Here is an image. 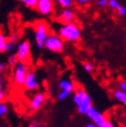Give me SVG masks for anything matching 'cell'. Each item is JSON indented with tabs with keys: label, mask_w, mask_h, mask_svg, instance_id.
<instances>
[{
	"label": "cell",
	"mask_w": 126,
	"mask_h": 127,
	"mask_svg": "<svg viewBox=\"0 0 126 127\" xmlns=\"http://www.w3.org/2000/svg\"><path fill=\"white\" fill-rule=\"evenodd\" d=\"M73 103L77 106V109L82 115H87L88 112L93 106L92 98L84 89H78L73 94Z\"/></svg>",
	"instance_id": "6da1fadb"
},
{
	"label": "cell",
	"mask_w": 126,
	"mask_h": 127,
	"mask_svg": "<svg viewBox=\"0 0 126 127\" xmlns=\"http://www.w3.org/2000/svg\"><path fill=\"white\" fill-rule=\"evenodd\" d=\"M58 35L65 41L75 42L81 37V29L75 23L64 24L58 30Z\"/></svg>",
	"instance_id": "7a4b0ae2"
},
{
	"label": "cell",
	"mask_w": 126,
	"mask_h": 127,
	"mask_svg": "<svg viewBox=\"0 0 126 127\" xmlns=\"http://www.w3.org/2000/svg\"><path fill=\"white\" fill-rule=\"evenodd\" d=\"M50 34L49 26L46 22L38 21L34 24V39L36 42V47L38 49H43L45 40Z\"/></svg>",
	"instance_id": "3957f363"
},
{
	"label": "cell",
	"mask_w": 126,
	"mask_h": 127,
	"mask_svg": "<svg viewBox=\"0 0 126 127\" xmlns=\"http://www.w3.org/2000/svg\"><path fill=\"white\" fill-rule=\"evenodd\" d=\"M12 79H14V83L17 87H23L24 82L26 79V75L29 71V65L26 63L19 62L18 64L12 67Z\"/></svg>",
	"instance_id": "277c9868"
},
{
	"label": "cell",
	"mask_w": 126,
	"mask_h": 127,
	"mask_svg": "<svg viewBox=\"0 0 126 127\" xmlns=\"http://www.w3.org/2000/svg\"><path fill=\"white\" fill-rule=\"evenodd\" d=\"M18 57L19 62L30 64L31 62V44L28 40H22L18 43L17 52L15 53Z\"/></svg>",
	"instance_id": "5b68a950"
},
{
	"label": "cell",
	"mask_w": 126,
	"mask_h": 127,
	"mask_svg": "<svg viewBox=\"0 0 126 127\" xmlns=\"http://www.w3.org/2000/svg\"><path fill=\"white\" fill-rule=\"evenodd\" d=\"M87 116L90 118L92 123H94L97 127H115L110 120H108L103 114L98 112L95 107H91L90 111L88 112Z\"/></svg>",
	"instance_id": "8992f818"
},
{
	"label": "cell",
	"mask_w": 126,
	"mask_h": 127,
	"mask_svg": "<svg viewBox=\"0 0 126 127\" xmlns=\"http://www.w3.org/2000/svg\"><path fill=\"white\" fill-rule=\"evenodd\" d=\"M43 48H46L50 52L53 53H61L63 51V48H64V40L59 35L49 34L47 39L45 40Z\"/></svg>",
	"instance_id": "52a82bcc"
},
{
	"label": "cell",
	"mask_w": 126,
	"mask_h": 127,
	"mask_svg": "<svg viewBox=\"0 0 126 127\" xmlns=\"http://www.w3.org/2000/svg\"><path fill=\"white\" fill-rule=\"evenodd\" d=\"M47 95L45 92H36L29 100V110L31 112L38 111L46 102Z\"/></svg>",
	"instance_id": "ba28073f"
},
{
	"label": "cell",
	"mask_w": 126,
	"mask_h": 127,
	"mask_svg": "<svg viewBox=\"0 0 126 127\" xmlns=\"http://www.w3.org/2000/svg\"><path fill=\"white\" fill-rule=\"evenodd\" d=\"M23 87L25 88V90H27V91H35L39 88L38 80H37L36 73L34 71H30V70L28 71Z\"/></svg>",
	"instance_id": "9c48e42d"
},
{
	"label": "cell",
	"mask_w": 126,
	"mask_h": 127,
	"mask_svg": "<svg viewBox=\"0 0 126 127\" xmlns=\"http://www.w3.org/2000/svg\"><path fill=\"white\" fill-rule=\"evenodd\" d=\"M35 8L39 14L49 16L54 11V2L53 0H38Z\"/></svg>",
	"instance_id": "30bf717a"
},
{
	"label": "cell",
	"mask_w": 126,
	"mask_h": 127,
	"mask_svg": "<svg viewBox=\"0 0 126 127\" xmlns=\"http://www.w3.org/2000/svg\"><path fill=\"white\" fill-rule=\"evenodd\" d=\"M59 21L63 23V25L74 22V14L70 9V7L63 8V10L59 14Z\"/></svg>",
	"instance_id": "8fae6325"
},
{
	"label": "cell",
	"mask_w": 126,
	"mask_h": 127,
	"mask_svg": "<svg viewBox=\"0 0 126 127\" xmlns=\"http://www.w3.org/2000/svg\"><path fill=\"white\" fill-rule=\"evenodd\" d=\"M59 88L61 91H65L67 93H72L74 91V84L71 80L63 79L59 82Z\"/></svg>",
	"instance_id": "7c38bea8"
},
{
	"label": "cell",
	"mask_w": 126,
	"mask_h": 127,
	"mask_svg": "<svg viewBox=\"0 0 126 127\" xmlns=\"http://www.w3.org/2000/svg\"><path fill=\"white\" fill-rule=\"evenodd\" d=\"M114 97L123 104H126V92L120 91V90H116L114 92Z\"/></svg>",
	"instance_id": "4fadbf2b"
},
{
	"label": "cell",
	"mask_w": 126,
	"mask_h": 127,
	"mask_svg": "<svg viewBox=\"0 0 126 127\" xmlns=\"http://www.w3.org/2000/svg\"><path fill=\"white\" fill-rule=\"evenodd\" d=\"M7 42V36L5 35L2 29H0V54L4 53V49H5V44Z\"/></svg>",
	"instance_id": "5bb4252c"
},
{
	"label": "cell",
	"mask_w": 126,
	"mask_h": 127,
	"mask_svg": "<svg viewBox=\"0 0 126 127\" xmlns=\"http://www.w3.org/2000/svg\"><path fill=\"white\" fill-rule=\"evenodd\" d=\"M19 63V60H18V57L16 54H10L7 58V65L9 67H15L17 64Z\"/></svg>",
	"instance_id": "9a60e30c"
},
{
	"label": "cell",
	"mask_w": 126,
	"mask_h": 127,
	"mask_svg": "<svg viewBox=\"0 0 126 127\" xmlns=\"http://www.w3.org/2000/svg\"><path fill=\"white\" fill-rule=\"evenodd\" d=\"M8 113V104L5 101H0V118L4 117Z\"/></svg>",
	"instance_id": "2e32d148"
},
{
	"label": "cell",
	"mask_w": 126,
	"mask_h": 127,
	"mask_svg": "<svg viewBox=\"0 0 126 127\" xmlns=\"http://www.w3.org/2000/svg\"><path fill=\"white\" fill-rule=\"evenodd\" d=\"M60 6H62L63 8H67V7H70L72 5V0H56Z\"/></svg>",
	"instance_id": "e0dca14e"
},
{
	"label": "cell",
	"mask_w": 126,
	"mask_h": 127,
	"mask_svg": "<svg viewBox=\"0 0 126 127\" xmlns=\"http://www.w3.org/2000/svg\"><path fill=\"white\" fill-rule=\"evenodd\" d=\"M15 48H16V43H14V42H11V41L7 40V42H6V44H5L4 53H11V52H14Z\"/></svg>",
	"instance_id": "ac0fdd59"
},
{
	"label": "cell",
	"mask_w": 126,
	"mask_h": 127,
	"mask_svg": "<svg viewBox=\"0 0 126 127\" xmlns=\"http://www.w3.org/2000/svg\"><path fill=\"white\" fill-rule=\"evenodd\" d=\"M20 1H22L25 5L28 6V7H30V8H35L38 0H20Z\"/></svg>",
	"instance_id": "d6986e66"
},
{
	"label": "cell",
	"mask_w": 126,
	"mask_h": 127,
	"mask_svg": "<svg viewBox=\"0 0 126 127\" xmlns=\"http://www.w3.org/2000/svg\"><path fill=\"white\" fill-rule=\"evenodd\" d=\"M7 40L14 42V43H18L19 40H20V35H19L17 32H14V33H11V34L7 37Z\"/></svg>",
	"instance_id": "ffe728a7"
},
{
	"label": "cell",
	"mask_w": 126,
	"mask_h": 127,
	"mask_svg": "<svg viewBox=\"0 0 126 127\" xmlns=\"http://www.w3.org/2000/svg\"><path fill=\"white\" fill-rule=\"evenodd\" d=\"M108 5L113 9H117L120 3H119L118 0H108Z\"/></svg>",
	"instance_id": "44dd1931"
},
{
	"label": "cell",
	"mask_w": 126,
	"mask_h": 127,
	"mask_svg": "<svg viewBox=\"0 0 126 127\" xmlns=\"http://www.w3.org/2000/svg\"><path fill=\"white\" fill-rule=\"evenodd\" d=\"M117 12H118V15L119 16H121V17H124L126 16V6H123V5H119L118 6V8L116 9Z\"/></svg>",
	"instance_id": "7402d4cb"
},
{
	"label": "cell",
	"mask_w": 126,
	"mask_h": 127,
	"mask_svg": "<svg viewBox=\"0 0 126 127\" xmlns=\"http://www.w3.org/2000/svg\"><path fill=\"white\" fill-rule=\"evenodd\" d=\"M68 96H69V93H67L65 91H60L58 94V99L59 100H65Z\"/></svg>",
	"instance_id": "603a6c76"
},
{
	"label": "cell",
	"mask_w": 126,
	"mask_h": 127,
	"mask_svg": "<svg viewBox=\"0 0 126 127\" xmlns=\"http://www.w3.org/2000/svg\"><path fill=\"white\" fill-rule=\"evenodd\" d=\"M84 69L87 71V72H91L93 70V65L91 64L90 62H86L84 64Z\"/></svg>",
	"instance_id": "cb8c5ba5"
},
{
	"label": "cell",
	"mask_w": 126,
	"mask_h": 127,
	"mask_svg": "<svg viewBox=\"0 0 126 127\" xmlns=\"http://www.w3.org/2000/svg\"><path fill=\"white\" fill-rule=\"evenodd\" d=\"M96 3L100 7H105V6L108 5V0H97Z\"/></svg>",
	"instance_id": "d4e9b609"
},
{
	"label": "cell",
	"mask_w": 126,
	"mask_h": 127,
	"mask_svg": "<svg viewBox=\"0 0 126 127\" xmlns=\"http://www.w3.org/2000/svg\"><path fill=\"white\" fill-rule=\"evenodd\" d=\"M6 69H7V64L4 62H0V72H4Z\"/></svg>",
	"instance_id": "484cf974"
},
{
	"label": "cell",
	"mask_w": 126,
	"mask_h": 127,
	"mask_svg": "<svg viewBox=\"0 0 126 127\" xmlns=\"http://www.w3.org/2000/svg\"><path fill=\"white\" fill-rule=\"evenodd\" d=\"M119 90L126 92V82H121V83L119 84Z\"/></svg>",
	"instance_id": "4316f807"
},
{
	"label": "cell",
	"mask_w": 126,
	"mask_h": 127,
	"mask_svg": "<svg viewBox=\"0 0 126 127\" xmlns=\"http://www.w3.org/2000/svg\"><path fill=\"white\" fill-rule=\"evenodd\" d=\"M5 98V92L3 91V89H0V101H3Z\"/></svg>",
	"instance_id": "83f0119b"
},
{
	"label": "cell",
	"mask_w": 126,
	"mask_h": 127,
	"mask_svg": "<svg viewBox=\"0 0 126 127\" xmlns=\"http://www.w3.org/2000/svg\"><path fill=\"white\" fill-rule=\"evenodd\" d=\"M0 89H3V77L1 72H0Z\"/></svg>",
	"instance_id": "f1b7e54d"
},
{
	"label": "cell",
	"mask_w": 126,
	"mask_h": 127,
	"mask_svg": "<svg viewBox=\"0 0 126 127\" xmlns=\"http://www.w3.org/2000/svg\"><path fill=\"white\" fill-rule=\"evenodd\" d=\"M78 3H80V4H86V3H88L90 1V0H75Z\"/></svg>",
	"instance_id": "f546056e"
},
{
	"label": "cell",
	"mask_w": 126,
	"mask_h": 127,
	"mask_svg": "<svg viewBox=\"0 0 126 127\" xmlns=\"http://www.w3.org/2000/svg\"><path fill=\"white\" fill-rule=\"evenodd\" d=\"M86 127H97L94 123H88L87 125H86Z\"/></svg>",
	"instance_id": "4dcf8cb0"
},
{
	"label": "cell",
	"mask_w": 126,
	"mask_h": 127,
	"mask_svg": "<svg viewBox=\"0 0 126 127\" xmlns=\"http://www.w3.org/2000/svg\"><path fill=\"white\" fill-rule=\"evenodd\" d=\"M28 127H38V125H37V123H35V122H33V123H31Z\"/></svg>",
	"instance_id": "1f68e13d"
},
{
	"label": "cell",
	"mask_w": 126,
	"mask_h": 127,
	"mask_svg": "<svg viewBox=\"0 0 126 127\" xmlns=\"http://www.w3.org/2000/svg\"><path fill=\"white\" fill-rule=\"evenodd\" d=\"M125 39H126V33H125Z\"/></svg>",
	"instance_id": "d6a6232c"
}]
</instances>
